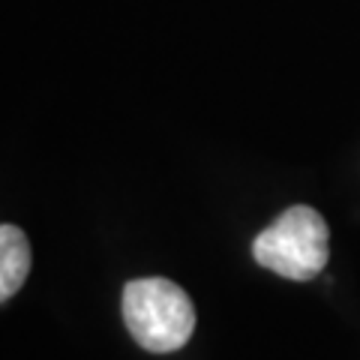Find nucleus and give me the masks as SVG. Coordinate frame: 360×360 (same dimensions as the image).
<instances>
[{
    "label": "nucleus",
    "mask_w": 360,
    "mask_h": 360,
    "mask_svg": "<svg viewBox=\"0 0 360 360\" xmlns=\"http://www.w3.org/2000/svg\"><path fill=\"white\" fill-rule=\"evenodd\" d=\"M123 321L144 352L168 354L189 342L195 330V307L172 279L144 276L123 288Z\"/></svg>",
    "instance_id": "nucleus-1"
},
{
    "label": "nucleus",
    "mask_w": 360,
    "mask_h": 360,
    "mask_svg": "<svg viewBox=\"0 0 360 360\" xmlns=\"http://www.w3.org/2000/svg\"><path fill=\"white\" fill-rule=\"evenodd\" d=\"M330 231L319 210L307 205L288 207L252 240L255 262L285 279H312L328 267Z\"/></svg>",
    "instance_id": "nucleus-2"
},
{
    "label": "nucleus",
    "mask_w": 360,
    "mask_h": 360,
    "mask_svg": "<svg viewBox=\"0 0 360 360\" xmlns=\"http://www.w3.org/2000/svg\"><path fill=\"white\" fill-rule=\"evenodd\" d=\"M30 274V243L18 225H0V303L25 285Z\"/></svg>",
    "instance_id": "nucleus-3"
}]
</instances>
